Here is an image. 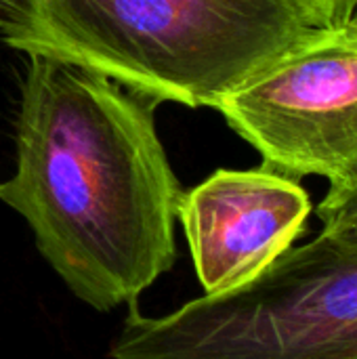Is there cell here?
<instances>
[{"instance_id": "cell-2", "label": "cell", "mask_w": 357, "mask_h": 359, "mask_svg": "<svg viewBox=\"0 0 357 359\" xmlns=\"http://www.w3.org/2000/svg\"><path fill=\"white\" fill-rule=\"evenodd\" d=\"M324 25L307 0H0L11 48L213 109Z\"/></svg>"}, {"instance_id": "cell-4", "label": "cell", "mask_w": 357, "mask_h": 359, "mask_svg": "<svg viewBox=\"0 0 357 359\" xmlns=\"http://www.w3.org/2000/svg\"><path fill=\"white\" fill-rule=\"evenodd\" d=\"M227 124L290 177H322L328 191L357 181V27L324 25L225 95Z\"/></svg>"}, {"instance_id": "cell-5", "label": "cell", "mask_w": 357, "mask_h": 359, "mask_svg": "<svg viewBox=\"0 0 357 359\" xmlns=\"http://www.w3.org/2000/svg\"><path fill=\"white\" fill-rule=\"evenodd\" d=\"M314 206L297 179L267 166L221 168L185 191L177 210L204 294L257 280L303 236Z\"/></svg>"}, {"instance_id": "cell-8", "label": "cell", "mask_w": 357, "mask_h": 359, "mask_svg": "<svg viewBox=\"0 0 357 359\" xmlns=\"http://www.w3.org/2000/svg\"><path fill=\"white\" fill-rule=\"evenodd\" d=\"M322 231L332 236V238H337V240H341V242H345V244L357 246V217L351 219V221H347V223H343V225H339V227L322 229Z\"/></svg>"}, {"instance_id": "cell-6", "label": "cell", "mask_w": 357, "mask_h": 359, "mask_svg": "<svg viewBox=\"0 0 357 359\" xmlns=\"http://www.w3.org/2000/svg\"><path fill=\"white\" fill-rule=\"evenodd\" d=\"M322 229L339 227L357 217V181L341 191H326L324 200L316 208Z\"/></svg>"}, {"instance_id": "cell-9", "label": "cell", "mask_w": 357, "mask_h": 359, "mask_svg": "<svg viewBox=\"0 0 357 359\" xmlns=\"http://www.w3.org/2000/svg\"><path fill=\"white\" fill-rule=\"evenodd\" d=\"M353 27H357V4H356V8H353V13H351V17L347 19Z\"/></svg>"}, {"instance_id": "cell-7", "label": "cell", "mask_w": 357, "mask_h": 359, "mask_svg": "<svg viewBox=\"0 0 357 359\" xmlns=\"http://www.w3.org/2000/svg\"><path fill=\"white\" fill-rule=\"evenodd\" d=\"M328 23H345L353 8H356L357 0H307Z\"/></svg>"}, {"instance_id": "cell-1", "label": "cell", "mask_w": 357, "mask_h": 359, "mask_svg": "<svg viewBox=\"0 0 357 359\" xmlns=\"http://www.w3.org/2000/svg\"><path fill=\"white\" fill-rule=\"evenodd\" d=\"M154 107L95 69L29 55L17 168L0 200L25 219L67 290L101 313L137 303L177 263L185 191Z\"/></svg>"}, {"instance_id": "cell-3", "label": "cell", "mask_w": 357, "mask_h": 359, "mask_svg": "<svg viewBox=\"0 0 357 359\" xmlns=\"http://www.w3.org/2000/svg\"><path fill=\"white\" fill-rule=\"evenodd\" d=\"M112 359H357V246L324 231L250 284L160 316L137 303Z\"/></svg>"}]
</instances>
